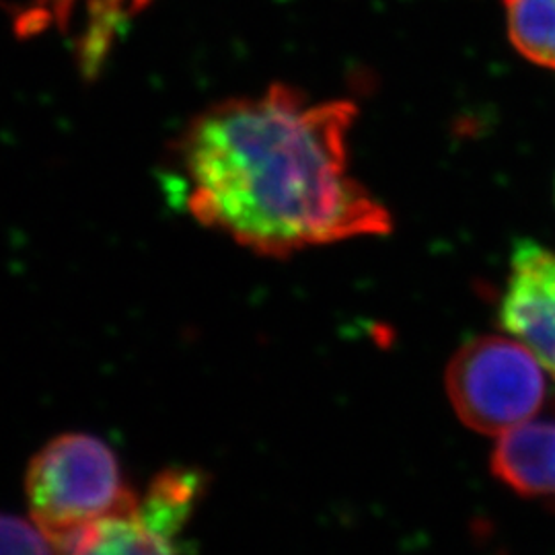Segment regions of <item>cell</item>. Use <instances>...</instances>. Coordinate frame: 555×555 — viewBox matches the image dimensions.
<instances>
[{
	"label": "cell",
	"instance_id": "cell-1",
	"mask_svg": "<svg viewBox=\"0 0 555 555\" xmlns=\"http://www.w3.org/2000/svg\"><path fill=\"white\" fill-rule=\"evenodd\" d=\"M357 114L288 85L206 107L179 140L188 210L272 258L387 235L389 210L348 169Z\"/></svg>",
	"mask_w": 555,
	"mask_h": 555
},
{
	"label": "cell",
	"instance_id": "cell-2",
	"mask_svg": "<svg viewBox=\"0 0 555 555\" xmlns=\"http://www.w3.org/2000/svg\"><path fill=\"white\" fill-rule=\"evenodd\" d=\"M25 494L34 520L50 537H60L116 515L137 502L126 486L116 453L91 435H62L31 459Z\"/></svg>",
	"mask_w": 555,
	"mask_h": 555
},
{
	"label": "cell",
	"instance_id": "cell-3",
	"mask_svg": "<svg viewBox=\"0 0 555 555\" xmlns=\"http://www.w3.org/2000/svg\"><path fill=\"white\" fill-rule=\"evenodd\" d=\"M545 366L520 339L476 337L447 371V393L472 430L502 437L535 416L545 399Z\"/></svg>",
	"mask_w": 555,
	"mask_h": 555
},
{
	"label": "cell",
	"instance_id": "cell-4",
	"mask_svg": "<svg viewBox=\"0 0 555 555\" xmlns=\"http://www.w3.org/2000/svg\"><path fill=\"white\" fill-rule=\"evenodd\" d=\"M500 318L555 377V251L537 243L516 247Z\"/></svg>",
	"mask_w": 555,
	"mask_h": 555
},
{
	"label": "cell",
	"instance_id": "cell-5",
	"mask_svg": "<svg viewBox=\"0 0 555 555\" xmlns=\"http://www.w3.org/2000/svg\"><path fill=\"white\" fill-rule=\"evenodd\" d=\"M146 0H29L21 11L17 31L21 36H38L48 29L70 34L80 21L77 62L87 79L98 77L107 54L118 38L119 29L137 15Z\"/></svg>",
	"mask_w": 555,
	"mask_h": 555
},
{
	"label": "cell",
	"instance_id": "cell-6",
	"mask_svg": "<svg viewBox=\"0 0 555 555\" xmlns=\"http://www.w3.org/2000/svg\"><path fill=\"white\" fill-rule=\"evenodd\" d=\"M204 490L206 476L194 469L176 467L151 481L144 496L137 500L134 515L153 545V554H176L185 550L179 541L196 513Z\"/></svg>",
	"mask_w": 555,
	"mask_h": 555
},
{
	"label": "cell",
	"instance_id": "cell-7",
	"mask_svg": "<svg viewBox=\"0 0 555 555\" xmlns=\"http://www.w3.org/2000/svg\"><path fill=\"white\" fill-rule=\"evenodd\" d=\"M492 472L522 496L555 498V424L527 422L502 435Z\"/></svg>",
	"mask_w": 555,
	"mask_h": 555
},
{
	"label": "cell",
	"instance_id": "cell-8",
	"mask_svg": "<svg viewBox=\"0 0 555 555\" xmlns=\"http://www.w3.org/2000/svg\"><path fill=\"white\" fill-rule=\"evenodd\" d=\"M502 4L516 52L555 70V0H502Z\"/></svg>",
	"mask_w": 555,
	"mask_h": 555
},
{
	"label": "cell",
	"instance_id": "cell-9",
	"mask_svg": "<svg viewBox=\"0 0 555 555\" xmlns=\"http://www.w3.org/2000/svg\"><path fill=\"white\" fill-rule=\"evenodd\" d=\"M56 552L50 537L34 520L0 515V554H50Z\"/></svg>",
	"mask_w": 555,
	"mask_h": 555
}]
</instances>
